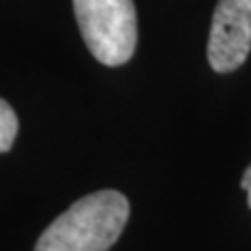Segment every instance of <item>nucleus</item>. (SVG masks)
Segmentation results:
<instances>
[{
	"mask_svg": "<svg viewBox=\"0 0 251 251\" xmlns=\"http://www.w3.org/2000/svg\"><path fill=\"white\" fill-rule=\"evenodd\" d=\"M130 218L120 191H99L77 199L36 243L34 251H109Z\"/></svg>",
	"mask_w": 251,
	"mask_h": 251,
	"instance_id": "obj_1",
	"label": "nucleus"
},
{
	"mask_svg": "<svg viewBox=\"0 0 251 251\" xmlns=\"http://www.w3.org/2000/svg\"><path fill=\"white\" fill-rule=\"evenodd\" d=\"M241 186L245 188V193H247V205L251 207V163L247 166L245 174H243V178H241Z\"/></svg>",
	"mask_w": 251,
	"mask_h": 251,
	"instance_id": "obj_5",
	"label": "nucleus"
},
{
	"mask_svg": "<svg viewBox=\"0 0 251 251\" xmlns=\"http://www.w3.org/2000/svg\"><path fill=\"white\" fill-rule=\"evenodd\" d=\"M74 13L84 42L97 61L120 67L132 59L138 40L132 0H74Z\"/></svg>",
	"mask_w": 251,
	"mask_h": 251,
	"instance_id": "obj_2",
	"label": "nucleus"
},
{
	"mask_svg": "<svg viewBox=\"0 0 251 251\" xmlns=\"http://www.w3.org/2000/svg\"><path fill=\"white\" fill-rule=\"evenodd\" d=\"M17 130H19V122L13 107L6 100L0 99V153L11 151L15 136H17Z\"/></svg>",
	"mask_w": 251,
	"mask_h": 251,
	"instance_id": "obj_4",
	"label": "nucleus"
},
{
	"mask_svg": "<svg viewBox=\"0 0 251 251\" xmlns=\"http://www.w3.org/2000/svg\"><path fill=\"white\" fill-rule=\"evenodd\" d=\"M251 52V0H218L211 19L207 61L214 72L239 69Z\"/></svg>",
	"mask_w": 251,
	"mask_h": 251,
	"instance_id": "obj_3",
	"label": "nucleus"
}]
</instances>
